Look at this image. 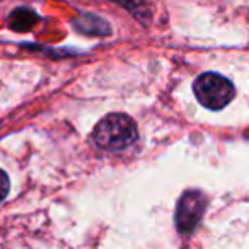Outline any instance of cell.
<instances>
[{"label":"cell","mask_w":249,"mask_h":249,"mask_svg":"<svg viewBox=\"0 0 249 249\" xmlns=\"http://www.w3.org/2000/svg\"><path fill=\"white\" fill-rule=\"evenodd\" d=\"M139 139L137 124L128 114L123 113H111L104 116L92 132V140L97 147L111 152H118Z\"/></svg>","instance_id":"1"},{"label":"cell","mask_w":249,"mask_h":249,"mask_svg":"<svg viewBox=\"0 0 249 249\" xmlns=\"http://www.w3.org/2000/svg\"><path fill=\"white\" fill-rule=\"evenodd\" d=\"M193 92L201 106L212 111L224 109L235 96V89L229 79L215 72H205L195 80Z\"/></svg>","instance_id":"2"},{"label":"cell","mask_w":249,"mask_h":249,"mask_svg":"<svg viewBox=\"0 0 249 249\" xmlns=\"http://www.w3.org/2000/svg\"><path fill=\"white\" fill-rule=\"evenodd\" d=\"M207 208V196L200 190H188L181 195L176 207V229L179 234L190 235L195 232Z\"/></svg>","instance_id":"3"},{"label":"cell","mask_w":249,"mask_h":249,"mask_svg":"<svg viewBox=\"0 0 249 249\" xmlns=\"http://www.w3.org/2000/svg\"><path fill=\"white\" fill-rule=\"evenodd\" d=\"M72 26L82 35L89 36H107L111 33V28L101 16L90 14V12H80L72 21Z\"/></svg>","instance_id":"4"},{"label":"cell","mask_w":249,"mask_h":249,"mask_svg":"<svg viewBox=\"0 0 249 249\" xmlns=\"http://www.w3.org/2000/svg\"><path fill=\"white\" fill-rule=\"evenodd\" d=\"M39 21V16L36 14L35 11L28 7H19L14 9L9 16V28L12 31H18V33H26V31H31Z\"/></svg>","instance_id":"5"},{"label":"cell","mask_w":249,"mask_h":249,"mask_svg":"<svg viewBox=\"0 0 249 249\" xmlns=\"http://www.w3.org/2000/svg\"><path fill=\"white\" fill-rule=\"evenodd\" d=\"M111 2H116L118 5L124 7L133 18H137L142 22H149L150 21V9L147 7V4L143 0H111Z\"/></svg>","instance_id":"6"},{"label":"cell","mask_w":249,"mask_h":249,"mask_svg":"<svg viewBox=\"0 0 249 249\" xmlns=\"http://www.w3.org/2000/svg\"><path fill=\"white\" fill-rule=\"evenodd\" d=\"M9 190H11V179H9L7 173L0 169V203L5 200V196L9 195Z\"/></svg>","instance_id":"7"}]
</instances>
